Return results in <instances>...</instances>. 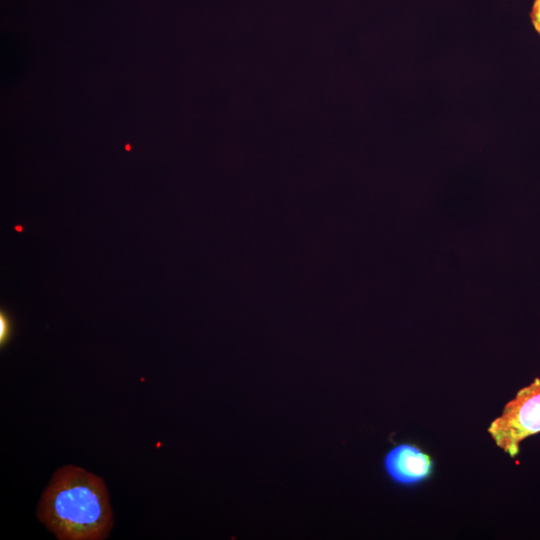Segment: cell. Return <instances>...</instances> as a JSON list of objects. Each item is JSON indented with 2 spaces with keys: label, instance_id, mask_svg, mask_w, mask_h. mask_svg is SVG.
Listing matches in <instances>:
<instances>
[{
  "label": "cell",
  "instance_id": "1",
  "mask_svg": "<svg viewBox=\"0 0 540 540\" xmlns=\"http://www.w3.org/2000/svg\"><path fill=\"white\" fill-rule=\"evenodd\" d=\"M37 515L60 540H102L113 526L104 481L74 465L54 473L42 494Z\"/></svg>",
  "mask_w": 540,
  "mask_h": 540
},
{
  "label": "cell",
  "instance_id": "2",
  "mask_svg": "<svg viewBox=\"0 0 540 540\" xmlns=\"http://www.w3.org/2000/svg\"><path fill=\"white\" fill-rule=\"evenodd\" d=\"M487 431L498 448L515 458L521 443L540 433V378L521 388Z\"/></svg>",
  "mask_w": 540,
  "mask_h": 540
},
{
  "label": "cell",
  "instance_id": "3",
  "mask_svg": "<svg viewBox=\"0 0 540 540\" xmlns=\"http://www.w3.org/2000/svg\"><path fill=\"white\" fill-rule=\"evenodd\" d=\"M383 468L396 485L414 487L433 476L435 461L430 454L413 443H401L384 456Z\"/></svg>",
  "mask_w": 540,
  "mask_h": 540
},
{
  "label": "cell",
  "instance_id": "4",
  "mask_svg": "<svg viewBox=\"0 0 540 540\" xmlns=\"http://www.w3.org/2000/svg\"><path fill=\"white\" fill-rule=\"evenodd\" d=\"M531 20L536 31L540 35V0H535L534 2L531 12Z\"/></svg>",
  "mask_w": 540,
  "mask_h": 540
},
{
  "label": "cell",
  "instance_id": "5",
  "mask_svg": "<svg viewBox=\"0 0 540 540\" xmlns=\"http://www.w3.org/2000/svg\"><path fill=\"white\" fill-rule=\"evenodd\" d=\"M7 329H8L7 322H6V320L1 316V331H0L1 343H3V341H4L5 338L7 337Z\"/></svg>",
  "mask_w": 540,
  "mask_h": 540
}]
</instances>
